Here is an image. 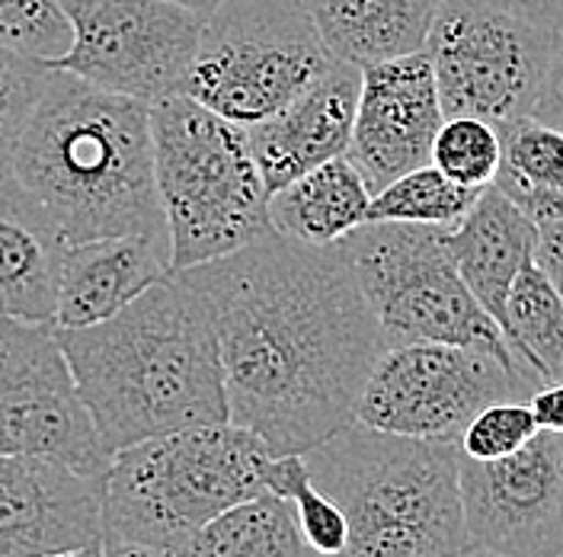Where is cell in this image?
<instances>
[{
  "mask_svg": "<svg viewBox=\"0 0 563 557\" xmlns=\"http://www.w3.org/2000/svg\"><path fill=\"white\" fill-rule=\"evenodd\" d=\"M273 458L260 436L231 419L115 449L103 474V542L179 555L214 516L266 493Z\"/></svg>",
  "mask_w": 563,
  "mask_h": 557,
  "instance_id": "5b68a950",
  "label": "cell"
},
{
  "mask_svg": "<svg viewBox=\"0 0 563 557\" xmlns=\"http://www.w3.org/2000/svg\"><path fill=\"white\" fill-rule=\"evenodd\" d=\"M174 273L167 234H119L65 247L55 327H93Z\"/></svg>",
  "mask_w": 563,
  "mask_h": 557,
  "instance_id": "e0dca14e",
  "label": "cell"
},
{
  "mask_svg": "<svg viewBox=\"0 0 563 557\" xmlns=\"http://www.w3.org/2000/svg\"><path fill=\"white\" fill-rule=\"evenodd\" d=\"M70 48L55 65L144 106L183 90L202 13L174 0H65Z\"/></svg>",
  "mask_w": 563,
  "mask_h": 557,
  "instance_id": "8fae6325",
  "label": "cell"
},
{
  "mask_svg": "<svg viewBox=\"0 0 563 557\" xmlns=\"http://www.w3.org/2000/svg\"><path fill=\"white\" fill-rule=\"evenodd\" d=\"M528 411L538 423V429L563 433V382H551L534 387L528 394Z\"/></svg>",
  "mask_w": 563,
  "mask_h": 557,
  "instance_id": "836d02e7",
  "label": "cell"
},
{
  "mask_svg": "<svg viewBox=\"0 0 563 557\" xmlns=\"http://www.w3.org/2000/svg\"><path fill=\"white\" fill-rule=\"evenodd\" d=\"M503 157L499 132L474 116H445L439 125L429 164L467 189H484L496 179Z\"/></svg>",
  "mask_w": 563,
  "mask_h": 557,
  "instance_id": "4316f807",
  "label": "cell"
},
{
  "mask_svg": "<svg viewBox=\"0 0 563 557\" xmlns=\"http://www.w3.org/2000/svg\"><path fill=\"white\" fill-rule=\"evenodd\" d=\"M266 490L291 506L311 557H336L343 551L346 520L340 506L311 481L305 455H276L266 474Z\"/></svg>",
  "mask_w": 563,
  "mask_h": 557,
  "instance_id": "484cf974",
  "label": "cell"
},
{
  "mask_svg": "<svg viewBox=\"0 0 563 557\" xmlns=\"http://www.w3.org/2000/svg\"><path fill=\"white\" fill-rule=\"evenodd\" d=\"M100 557H179L174 551H161L151 545H139V542H103L100 545Z\"/></svg>",
  "mask_w": 563,
  "mask_h": 557,
  "instance_id": "e575fe53",
  "label": "cell"
},
{
  "mask_svg": "<svg viewBox=\"0 0 563 557\" xmlns=\"http://www.w3.org/2000/svg\"><path fill=\"white\" fill-rule=\"evenodd\" d=\"M538 225L496 186H484L467 215L445 228V250L467 292L499 327L512 282L534 263Z\"/></svg>",
  "mask_w": 563,
  "mask_h": 557,
  "instance_id": "d6986e66",
  "label": "cell"
},
{
  "mask_svg": "<svg viewBox=\"0 0 563 557\" xmlns=\"http://www.w3.org/2000/svg\"><path fill=\"white\" fill-rule=\"evenodd\" d=\"M174 3H183V7H189V10H196V13H202V17H209L211 10L221 3V0H174Z\"/></svg>",
  "mask_w": 563,
  "mask_h": 557,
  "instance_id": "d590c367",
  "label": "cell"
},
{
  "mask_svg": "<svg viewBox=\"0 0 563 557\" xmlns=\"http://www.w3.org/2000/svg\"><path fill=\"white\" fill-rule=\"evenodd\" d=\"M179 557H311V551L291 506L266 490L202 525Z\"/></svg>",
  "mask_w": 563,
  "mask_h": 557,
  "instance_id": "cb8c5ba5",
  "label": "cell"
},
{
  "mask_svg": "<svg viewBox=\"0 0 563 557\" xmlns=\"http://www.w3.org/2000/svg\"><path fill=\"white\" fill-rule=\"evenodd\" d=\"M499 132L503 157L493 186L509 196L534 225L563 218V132L522 116Z\"/></svg>",
  "mask_w": 563,
  "mask_h": 557,
  "instance_id": "7402d4cb",
  "label": "cell"
},
{
  "mask_svg": "<svg viewBox=\"0 0 563 557\" xmlns=\"http://www.w3.org/2000/svg\"><path fill=\"white\" fill-rule=\"evenodd\" d=\"M461 506L471 548L503 557L563 555V433L538 429L516 455H461Z\"/></svg>",
  "mask_w": 563,
  "mask_h": 557,
  "instance_id": "4fadbf2b",
  "label": "cell"
},
{
  "mask_svg": "<svg viewBox=\"0 0 563 557\" xmlns=\"http://www.w3.org/2000/svg\"><path fill=\"white\" fill-rule=\"evenodd\" d=\"M305 465L346 520L336 557H455L471 548L455 443L394 436L352 419L305 452Z\"/></svg>",
  "mask_w": 563,
  "mask_h": 557,
  "instance_id": "277c9868",
  "label": "cell"
},
{
  "mask_svg": "<svg viewBox=\"0 0 563 557\" xmlns=\"http://www.w3.org/2000/svg\"><path fill=\"white\" fill-rule=\"evenodd\" d=\"M534 266L548 276V282L561 292L563 298V218L538 225Z\"/></svg>",
  "mask_w": 563,
  "mask_h": 557,
  "instance_id": "1f68e13d",
  "label": "cell"
},
{
  "mask_svg": "<svg viewBox=\"0 0 563 557\" xmlns=\"http://www.w3.org/2000/svg\"><path fill=\"white\" fill-rule=\"evenodd\" d=\"M477 3L496 7L503 13H512V17L528 20L534 26H544L551 33L563 30V0H477Z\"/></svg>",
  "mask_w": 563,
  "mask_h": 557,
  "instance_id": "d6a6232c",
  "label": "cell"
},
{
  "mask_svg": "<svg viewBox=\"0 0 563 557\" xmlns=\"http://www.w3.org/2000/svg\"><path fill=\"white\" fill-rule=\"evenodd\" d=\"M534 436L538 423L528 411V401H496L464 426L457 449L477 461H496L526 449Z\"/></svg>",
  "mask_w": 563,
  "mask_h": 557,
  "instance_id": "f546056e",
  "label": "cell"
},
{
  "mask_svg": "<svg viewBox=\"0 0 563 557\" xmlns=\"http://www.w3.org/2000/svg\"><path fill=\"white\" fill-rule=\"evenodd\" d=\"M481 189H467L442 174L432 164L407 171L390 179L378 193H372L368 221H400V225H432L452 228L457 225Z\"/></svg>",
  "mask_w": 563,
  "mask_h": 557,
  "instance_id": "d4e9b609",
  "label": "cell"
},
{
  "mask_svg": "<svg viewBox=\"0 0 563 557\" xmlns=\"http://www.w3.org/2000/svg\"><path fill=\"white\" fill-rule=\"evenodd\" d=\"M103 545V542H100ZM100 545H87V548H74V551H55V555L42 557H100Z\"/></svg>",
  "mask_w": 563,
  "mask_h": 557,
  "instance_id": "8d00e7d4",
  "label": "cell"
},
{
  "mask_svg": "<svg viewBox=\"0 0 563 557\" xmlns=\"http://www.w3.org/2000/svg\"><path fill=\"white\" fill-rule=\"evenodd\" d=\"M333 65L301 0H221L202 20L179 94L246 129L276 116Z\"/></svg>",
  "mask_w": 563,
  "mask_h": 557,
  "instance_id": "52a82bcc",
  "label": "cell"
},
{
  "mask_svg": "<svg viewBox=\"0 0 563 557\" xmlns=\"http://www.w3.org/2000/svg\"><path fill=\"white\" fill-rule=\"evenodd\" d=\"M455 557H503V555H493V551H481V548H467V551H461Z\"/></svg>",
  "mask_w": 563,
  "mask_h": 557,
  "instance_id": "74e56055",
  "label": "cell"
},
{
  "mask_svg": "<svg viewBox=\"0 0 563 557\" xmlns=\"http://www.w3.org/2000/svg\"><path fill=\"white\" fill-rule=\"evenodd\" d=\"M77 394L109 452L164 433L228 423L218 334L179 276L154 282L93 327L58 330Z\"/></svg>",
  "mask_w": 563,
  "mask_h": 557,
  "instance_id": "7a4b0ae2",
  "label": "cell"
},
{
  "mask_svg": "<svg viewBox=\"0 0 563 557\" xmlns=\"http://www.w3.org/2000/svg\"><path fill=\"white\" fill-rule=\"evenodd\" d=\"M499 334L534 387L563 382V298L534 263L512 282Z\"/></svg>",
  "mask_w": 563,
  "mask_h": 557,
  "instance_id": "603a6c76",
  "label": "cell"
},
{
  "mask_svg": "<svg viewBox=\"0 0 563 557\" xmlns=\"http://www.w3.org/2000/svg\"><path fill=\"white\" fill-rule=\"evenodd\" d=\"M561 557H563V555H561Z\"/></svg>",
  "mask_w": 563,
  "mask_h": 557,
  "instance_id": "f35d334b",
  "label": "cell"
},
{
  "mask_svg": "<svg viewBox=\"0 0 563 557\" xmlns=\"http://www.w3.org/2000/svg\"><path fill=\"white\" fill-rule=\"evenodd\" d=\"M362 68L336 62L276 116L246 125L250 154L269 196L320 164L346 154Z\"/></svg>",
  "mask_w": 563,
  "mask_h": 557,
  "instance_id": "2e32d148",
  "label": "cell"
},
{
  "mask_svg": "<svg viewBox=\"0 0 563 557\" xmlns=\"http://www.w3.org/2000/svg\"><path fill=\"white\" fill-rule=\"evenodd\" d=\"M10 174L45 203L68 244L167 234L154 179L151 106L106 94L68 70L48 74Z\"/></svg>",
  "mask_w": 563,
  "mask_h": 557,
  "instance_id": "3957f363",
  "label": "cell"
},
{
  "mask_svg": "<svg viewBox=\"0 0 563 557\" xmlns=\"http://www.w3.org/2000/svg\"><path fill=\"white\" fill-rule=\"evenodd\" d=\"M0 455L103 478L112 452L87 414L52 324L0 317Z\"/></svg>",
  "mask_w": 563,
  "mask_h": 557,
  "instance_id": "7c38bea8",
  "label": "cell"
},
{
  "mask_svg": "<svg viewBox=\"0 0 563 557\" xmlns=\"http://www.w3.org/2000/svg\"><path fill=\"white\" fill-rule=\"evenodd\" d=\"M65 0H0V48L55 68L70 48Z\"/></svg>",
  "mask_w": 563,
  "mask_h": 557,
  "instance_id": "83f0119b",
  "label": "cell"
},
{
  "mask_svg": "<svg viewBox=\"0 0 563 557\" xmlns=\"http://www.w3.org/2000/svg\"><path fill=\"white\" fill-rule=\"evenodd\" d=\"M340 244L387 343L432 340L474 347L519 369L496 320L457 276L445 250V228L365 221Z\"/></svg>",
  "mask_w": 563,
  "mask_h": 557,
  "instance_id": "ba28073f",
  "label": "cell"
},
{
  "mask_svg": "<svg viewBox=\"0 0 563 557\" xmlns=\"http://www.w3.org/2000/svg\"><path fill=\"white\" fill-rule=\"evenodd\" d=\"M336 62L375 65L426 48L442 0H301Z\"/></svg>",
  "mask_w": 563,
  "mask_h": 557,
  "instance_id": "ffe728a7",
  "label": "cell"
},
{
  "mask_svg": "<svg viewBox=\"0 0 563 557\" xmlns=\"http://www.w3.org/2000/svg\"><path fill=\"white\" fill-rule=\"evenodd\" d=\"M103 542V478L45 458L0 455V557H42Z\"/></svg>",
  "mask_w": 563,
  "mask_h": 557,
  "instance_id": "9a60e30c",
  "label": "cell"
},
{
  "mask_svg": "<svg viewBox=\"0 0 563 557\" xmlns=\"http://www.w3.org/2000/svg\"><path fill=\"white\" fill-rule=\"evenodd\" d=\"M68 238L45 203L0 174V317L52 324Z\"/></svg>",
  "mask_w": 563,
  "mask_h": 557,
  "instance_id": "ac0fdd59",
  "label": "cell"
},
{
  "mask_svg": "<svg viewBox=\"0 0 563 557\" xmlns=\"http://www.w3.org/2000/svg\"><path fill=\"white\" fill-rule=\"evenodd\" d=\"M48 65L0 48V174H10L13 151L48 84Z\"/></svg>",
  "mask_w": 563,
  "mask_h": 557,
  "instance_id": "f1b7e54d",
  "label": "cell"
},
{
  "mask_svg": "<svg viewBox=\"0 0 563 557\" xmlns=\"http://www.w3.org/2000/svg\"><path fill=\"white\" fill-rule=\"evenodd\" d=\"M558 33L477 0H442L426 39L445 116L503 129L531 116Z\"/></svg>",
  "mask_w": 563,
  "mask_h": 557,
  "instance_id": "30bf717a",
  "label": "cell"
},
{
  "mask_svg": "<svg viewBox=\"0 0 563 557\" xmlns=\"http://www.w3.org/2000/svg\"><path fill=\"white\" fill-rule=\"evenodd\" d=\"M372 189L346 154L291 179L269 196V225L301 244H340L368 221Z\"/></svg>",
  "mask_w": 563,
  "mask_h": 557,
  "instance_id": "44dd1931",
  "label": "cell"
},
{
  "mask_svg": "<svg viewBox=\"0 0 563 557\" xmlns=\"http://www.w3.org/2000/svg\"><path fill=\"white\" fill-rule=\"evenodd\" d=\"M179 276L209 305L234 426L273 455L311 452L350 426L387 340L343 244L273 231Z\"/></svg>",
  "mask_w": 563,
  "mask_h": 557,
  "instance_id": "6da1fadb",
  "label": "cell"
},
{
  "mask_svg": "<svg viewBox=\"0 0 563 557\" xmlns=\"http://www.w3.org/2000/svg\"><path fill=\"white\" fill-rule=\"evenodd\" d=\"M442 122L445 109L426 52L362 65L346 157L378 193L390 179L429 164Z\"/></svg>",
  "mask_w": 563,
  "mask_h": 557,
  "instance_id": "5bb4252c",
  "label": "cell"
},
{
  "mask_svg": "<svg viewBox=\"0 0 563 557\" xmlns=\"http://www.w3.org/2000/svg\"><path fill=\"white\" fill-rule=\"evenodd\" d=\"M531 116L563 132V30L558 33V42H554V55H551V65H548V74H544V84H541V94L534 100Z\"/></svg>",
  "mask_w": 563,
  "mask_h": 557,
  "instance_id": "4dcf8cb0",
  "label": "cell"
},
{
  "mask_svg": "<svg viewBox=\"0 0 563 557\" xmlns=\"http://www.w3.org/2000/svg\"><path fill=\"white\" fill-rule=\"evenodd\" d=\"M151 139L174 273L273 234L269 189L244 125L174 94L151 106Z\"/></svg>",
  "mask_w": 563,
  "mask_h": 557,
  "instance_id": "8992f818",
  "label": "cell"
},
{
  "mask_svg": "<svg viewBox=\"0 0 563 557\" xmlns=\"http://www.w3.org/2000/svg\"><path fill=\"white\" fill-rule=\"evenodd\" d=\"M534 391L499 356L455 343H387L362 384L355 423L429 443H455L487 404Z\"/></svg>",
  "mask_w": 563,
  "mask_h": 557,
  "instance_id": "9c48e42d",
  "label": "cell"
}]
</instances>
